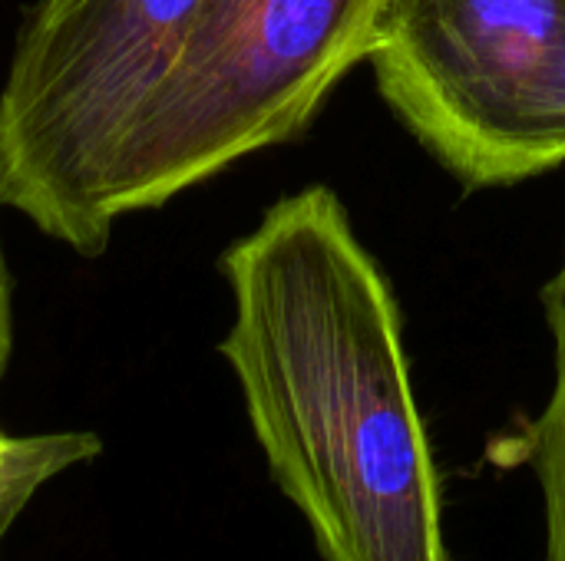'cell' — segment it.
<instances>
[{"instance_id": "obj_1", "label": "cell", "mask_w": 565, "mask_h": 561, "mask_svg": "<svg viewBox=\"0 0 565 561\" xmlns=\"http://www.w3.org/2000/svg\"><path fill=\"white\" fill-rule=\"evenodd\" d=\"M218 344L268 473L324 561H454L401 311L341 198H278L225 248Z\"/></svg>"}, {"instance_id": "obj_2", "label": "cell", "mask_w": 565, "mask_h": 561, "mask_svg": "<svg viewBox=\"0 0 565 561\" xmlns=\"http://www.w3.org/2000/svg\"><path fill=\"white\" fill-rule=\"evenodd\" d=\"M371 13L374 0H202L113 152L103 192L109 222L162 208L298 136L364 60Z\"/></svg>"}, {"instance_id": "obj_3", "label": "cell", "mask_w": 565, "mask_h": 561, "mask_svg": "<svg viewBox=\"0 0 565 561\" xmlns=\"http://www.w3.org/2000/svg\"><path fill=\"white\" fill-rule=\"evenodd\" d=\"M202 0H40L0 86V202L79 258L109 248L113 152Z\"/></svg>"}, {"instance_id": "obj_4", "label": "cell", "mask_w": 565, "mask_h": 561, "mask_svg": "<svg viewBox=\"0 0 565 561\" xmlns=\"http://www.w3.org/2000/svg\"><path fill=\"white\" fill-rule=\"evenodd\" d=\"M364 60L470 188L565 162V0H374Z\"/></svg>"}, {"instance_id": "obj_5", "label": "cell", "mask_w": 565, "mask_h": 561, "mask_svg": "<svg viewBox=\"0 0 565 561\" xmlns=\"http://www.w3.org/2000/svg\"><path fill=\"white\" fill-rule=\"evenodd\" d=\"M543 314L553 337V387L543 410L520 433L516 460L540 489L543 561H565V251L543 288Z\"/></svg>"}, {"instance_id": "obj_6", "label": "cell", "mask_w": 565, "mask_h": 561, "mask_svg": "<svg viewBox=\"0 0 565 561\" xmlns=\"http://www.w3.org/2000/svg\"><path fill=\"white\" fill-rule=\"evenodd\" d=\"M99 453L103 440L96 433L13 436L0 427V546L43 486Z\"/></svg>"}, {"instance_id": "obj_7", "label": "cell", "mask_w": 565, "mask_h": 561, "mask_svg": "<svg viewBox=\"0 0 565 561\" xmlns=\"http://www.w3.org/2000/svg\"><path fill=\"white\" fill-rule=\"evenodd\" d=\"M3 212V202H0ZM13 354V274L7 265V251H3V228H0V377L7 374Z\"/></svg>"}]
</instances>
